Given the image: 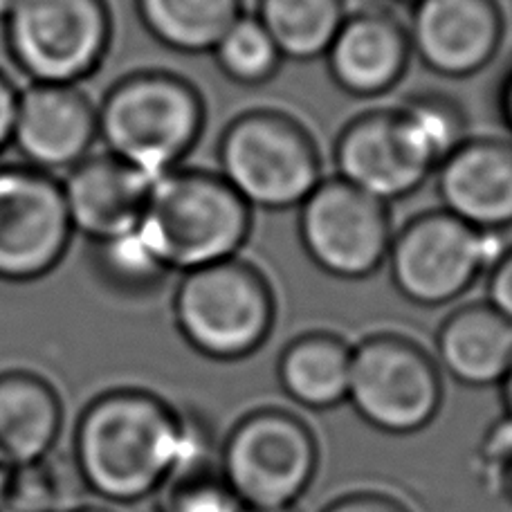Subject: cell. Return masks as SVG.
I'll use <instances>...</instances> for the list:
<instances>
[{"label": "cell", "mask_w": 512, "mask_h": 512, "mask_svg": "<svg viewBox=\"0 0 512 512\" xmlns=\"http://www.w3.org/2000/svg\"><path fill=\"white\" fill-rule=\"evenodd\" d=\"M182 443V409L144 389H111L79 414L72 465L95 497L120 506L137 504L173 477Z\"/></svg>", "instance_id": "obj_1"}, {"label": "cell", "mask_w": 512, "mask_h": 512, "mask_svg": "<svg viewBox=\"0 0 512 512\" xmlns=\"http://www.w3.org/2000/svg\"><path fill=\"white\" fill-rule=\"evenodd\" d=\"M252 232V207L221 173L173 169L153 180L137 227L169 272H191L234 259Z\"/></svg>", "instance_id": "obj_2"}, {"label": "cell", "mask_w": 512, "mask_h": 512, "mask_svg": "<svg viewBox=\"0 0 512 512\" xmlns=\"http://www.w3.org/2000/svg\"><path fill=\"white\" fill-rule=\"evenodd\" d=\"M205 102L185 77L140 70L117 79L97 104L106 153L158 180L178 169L205 131Z\"/></svg>", "instance_id": "obj_3"}, {"label": "cell", "mask_w": 512, "mask_h": 512, "mask_svg": "<svg viewBox=\"0 0 512 512\" xmlns=\"http://www.w3.org/2000/svg\"><path fill=\"white\" fill-rule=\"evenodd\" d=\"M173 319L191 349L209 360L236 362L268 342L277 299L265 274L239 256L182 274Z\"/></svg>", "instance_id": "obj_4"}, {"label": "cell", "mask_w": 512, "mask_h": 512, "mask_svg": "<svg viewBox=\"0 0 512 512\" xmlns=\"http://www.w3.org/2000/svg\"><path fill=\"white\" fill-rule=\"evenodd\" d=\"M218 167L250 207H299L324 180L322 155L308 128L272 108L245 111L223 128Z\"/></svg>", "instance_id": "obj_5"}, {"label": "cell", "mask_w": 512, "mask_h": 512, "mask_svg": "<svg viewBox=\"0 0 512 512\" xmlns=\"http://www.w3.org/2000/svg\"><path fill=\"white\" fill-rule=\"evenodd\" d=\"M319 465L317 438L286 409H256L232 427L218 452V472L248 510L295 506Z\"/></svg>", "instance_id": "obj_6"}, {"label": "cell", "mask_w": 512, "mask_h": 512, "mask_svg": "<svg viewBox=\"0 0 512 512\" xmlns=\"http://www.w3.org/2000/svg\"><path fill=\"white\" fill-rule=\"evenodd\" d=\"M14 66L30 84H68L93 77L113 41L106 0H18L3 23Z\"/></svg>", "instance_id": "obj_7"}, {"label": "cell", "mask_w": 512, "mask_h": 512, "mask_svg": "<svg viewBox=\"0 0 512 512\" xmlns=\"http://www.w3.org/2000/svg\"><path fill=\"white\" fill-rule=\"evenodd\" d=\"M506 248L499 234L481 232L445 209L423 212L393 234L391 281L416 306L438 308L468 292Z\"/></svg>", "instance_id": "obj_8"}, {"label": "cell", "mask_w": 512, "mask_h": 512, "mask_svg": "<svg viewBox=\"0 0 512 512\" xmlns=\"http://www.w3.org/2000/svg\"><path fill=\"white\" fill-rule=\"evenodd\" d=\"M346 402L384 434H416L441 411V367L405 335H369L353 346Z\"/></svg>", "instance_id": "obj_9"}, {"label": "cell", "mask_w": 512, "mask_h": 512, "mask_svg": "<svg viewBox=\"0 0 512 512\" xmlns=\"http://www.w3.org/2000/svg\"><path fill=\"white\" fill-rule=\"evenodd\" d=\"M299 239L319 270L360 281L387 263L391 212L342 178H324L299 205Z\"/></svg>", "instance_id": "obj_10"}, {"label": "cell", "mask_w": 512, "mask_h": 512, "mask_svg": "<svg viewBox=\"0 0 512 512\" xmlns=\"http://www.w3.org/2000/svg\"><path fill=\"white\" fill-rule=\"evenodd\" d=\"M75 236L59 178L23 162L0 167V281L48 277Z\"/></svg>", "instance_id": "obj_11"}, {"label": "cell", "mask_w": 512, "mask_h": 512, "mask_svg": "<svg viewBox=\"0 0 512 512\" xmlns=\"http://www.w3.org/2000/svg\"><path fill=\"white\" fill-rule=\"evenodd\" d=\"M333 158L337 178L387 205L414 194L438 169L432 149L402 106L367 111L346 122Z\"/></svg>", "instance_id": "obj_12"}, {"label": "cell", "mask_w": 512, "mask_h": 512, "mask_svg": "<svg viewBox=\"0 0 512 512\" xmlns=\"http://www.w3.org/2000/svg\"><path fill=\"white\" fill-rule=\"evenodd\" d=\"M407 32L411 52L427 70L468 79L495 61L506 16L499 0H414Z\"/></svg>", "instance_id": "obj_13"}, {"label": "cell", "mask_w": 512, "mask_h": 512, "mask_svg": "<svg viewBox=\"0 0 512 512\" xmlns=\"http://www.w3.org/2000/svg\"><path fill=\"white\" fill-rule=\"evenodd\" d=\"M99 142L97 104L79 86L30 84L18 95L12 146L23 164L66 176Z\"/></svg>", "instance_id": "obj_14"}, {"label": "cell", "mask_w": 512, "mask_h": 512, "mask_svg": "<svg viewBox=\"0 0 512 512\" xmlns=\"http://www.w3.org/2000/svg\"><path fill=\"white\" fill-rule=\"evenodd\" d=\"M411 54L407 27L389 9L367 7L346 16L324 59L337 88L373 99L400 84Z\"/></svg>", "instance_id": "obj_15"}, {"label": "cell", "mask_w": 512, "mask_h": 512, "mask_svg": "<svg viewBox=\"0 0 512 512\" xmlns=\"http://www.w3.org/2000/svg\"><path fill=\"white\" fill-rule=\"evenodd\" d=\"M153 180L111 153H93L61 180L72 230L93 245L135 232Z\"/></svg>", "instance_id": "obj_16"}, {"label": "cell", "mask_w": 512, "mask_h": 512, "mask_svg": "<svg viewBox=\"0 0 512 512\" xmlns=\"http://www.w3.org/2000/svg\"><path fill=\"white\" fill-rule=\"evenodd\" d=\"M441 209L481 232L512 227V142L468 137L436 169Z\"/></svg>", "instance_id": "obj_17"}, {"label": "cell", "mask_w": 512, "mask_h": 512, "mask_svg": "<svg viewBox=\"0 0 512 512\" xmlns=\"http://www.w3.org/2000/svg\"><path fill=\"white\" fill-rule=\"evenodd\" d=\"M436 364L465 387L501 384L512 367V322L488 301L454 310L438 326Z\"/></svg>", "instance_id": "obj_18"}, {"label": "cell", "mask_w": 512, "mask_h": 512, "mask_svg": "<svg viewBox=\"0 0 512 512\" xmlns=\"http://www.w3.org/2000/svg\"><path fill=\"white\" fill-rule=\"evenodd\" d=\"M63 402L32 371L0 373V459L9 468L50 459L63 432Z\"/></svg>", "instance_id": "obj_19"}, {"label": "cell", "mask_w": 512, "mask_h": 512, "mask_svg": "<svg viewBox=\"0 0 512 512\" xmlns=\"http://www.w3.org/2000/svg\"><path fill=\"white\" fill-rule=\"evenodd\" d=\"M353 346L340 335L313 331L292 340L279 355L277 376L290 400L308 409H333L349 398Z\"/></svg>", "instance_id": "obj_20"}, {"label": "cell", "mask_w": 512, "mask_h": 512, "mask_svg": "<svg viewBox=\"0 0 512 512\" xmlns=\"http://www.w3.org/2000/svg\"><path fill=\"white\" fill-rule=\"evenodd\" d=\"M135 5L155 41L185 54L212 52L245 14L243 0H135Z\"/></svg>", "instance_id": "obj_21"}, {"label": "cell", "mask_w": 512, "mask_h": 512, "mask_svg": "<svg viewBox=\"0 0 512 512\" xmlns=\"http://www.w3.org/2000/svg\"><path fill=\"white\" fill-rule=\"evenodd\" d=\"M256 18L277 43L283 59H324L346 21V0H259Z\"/></svg>", "instance_id": "obj_22"}, {"label": "cell", "mask_w": 512, "mask_h": 512, "mask_svg": "<svg viewBox=\"0 0 512 512\" xmlns=\"http://www.w3.org/2000/svg\"><path fill=\"white\" fill-rule=\"evenodd\" d=\"M223 75L239 86H263L277 77L283 54L254 14H243L212 50Z\"/></svg>", "instance_id": "obj_23"}, {"label": "cell", "mask_w": 512, "mask_h": 512, "mask_svg": "<svg viewBox=\"0 0 512 512\" xmlns=\"http://www.w3.org/2000/svg\"><path fill=\"white\" fill-rule=\"evenodd\" d=\"M95 268L108 286L124 295H146L171 274L146 248L137 230L95 245Z\"/></svg>", "instance_id": "obj_24"}, {"label": "cell", "mask_w": 512, "mask_h": 512, "mask_svg": "<svg viewBox=\"0 0 512 512\" xmlns=\"http://www.w3.org/2000/svg\"><path fill=\"white\" fill-rule=\"evenodd\" d=\"M400 106L432 149L438 167L470 137L463 108L456 99L443 93L416 95Z\"/></svg>", "instance_id": "obj_25"}, {"label": "cell", "mask_w": 512, "mask_h": 512, "mask_svg": "<svg viewBox=\"0 0 512 512\" xmlns=\"http://www.w3.org/2000/svg\"><path fill=\"white\" fill-rule=\"evenodd\" d=\"M66 483L50 459L9 468L0 512H68Z\"/></svg>", "instance_id": "obj_26"}, {"label": "cell", "mask_w": 512, "mask_h": 512, "mask_svg": "<svg viewBox=\"0 0 512 512\" xmlns=\"http://www.w3.org/2000/svg\"><path fill=\"white\" fill-rule=\"evenodd\" d=\"M160 512H248L221 472L173 479L160 490Z\"/></svg>", "instance_id": "obj_27"}, {"label": "cell", "mask_w": 512, "mask_h": 512, "mask_svg": "<svg viewBox=\"0 0 512 512\" xmlns=\"http://www.w3.org/2000/svg\"><path fill=\"white\" fill-rule=\"evenodd\" d=\"M512 461V418L504 416L488 429L477 454V474L488 492L504 490V479Z\"/></svg>", "instance_id": "obj_28"}, {"label": "cell", "mask_w": 512, "mask_h": 512, "mask_svg": "<svg viewBox=\"0 0 512 512\" xmlns=\"http://www.w3.org/2000/svg\"><path fill=\"white\" fill-rule=\"evenodd\" d=\"M488 304L512 322V245L488 270Z\"/></svg>", "instance_id": "obj_29"}, {"label": "cell", "mask_w": 512, "mask_h": 512, "mask_svg": "<svg viewBox=\"0 0 512 512\" xmlns=\"http://www.w3.org/2000/svg\"><path fill=\"white\" fill-rule=\"evenodd\" d=\"M322 512H409V508L382 492H353L335 499Z\"/></svg>", "instance_id": "obj_30"}, {"label": "cell", "mask_w": 512, "mask_h": 512, "mask_svg": "<svg viewBox=\"0 0 512 512\" xmlns=\"http://www.w3.org/2000/svg\"><path fill=\"white\" fill-rule=\"evenodd\" d=\"M18 95H21V90L14 86V81L9 79L5 72H0V153H3L7 146H12Z\"/></svg>", "instance_id": "obj_31"}, {"label": "cell", "mask_w": 512, "mask_h": 512, "mask_svg": "<svg viewBox=\"0 0 512 512\" xmlns=\"http://www.w3.org/2000/svg\"><path fill=\"white\" fill-rule=\"evenodd\" d=\"M497 108H499V117L504 126L508 128V133L512 135V66L501 79L499 90H497Z\"/></svg>", "instance_id": "obj_32"}, {"label": "cell", "mask_w": 512, "mask_h": 512, "mask_svg": "<svg viewBox=\"0 0 512 512\" xmlns=\"http://www.w3.org/2000/svg\"><path fill=\"white\" fill-rule=\"evenodd\" d=\"M501 396H504V407H506V416L512 418V367L506 373V378L501 380Z\"/></svg>", "instance_id": "obj_33"}, {"label": "cell", "mask_w": 512, "mask_h": 512, "mask_svg": "<svg viewBox=\"0 0 512 512\" xmlns=\"http://www.w3.org/2000/svg\"><path fill=\"white\" fill-rule=\"evenodd\" d=\"M18 0H0V25H3L9 14H12V9L16 7Z\"/></svg>", "instance_id": "obj_34"}, {"label": "cell", "mask_w": 512, "mask_h": 512, "mask_svg": "<svg viewBox=\"0 0 512 512\" xmlns=\"http://www.w3.org/2000/svg\"><path fill=\"white\" fill-rule=\"evenodd\" d=\"M501 495L512 501V461L508 465V472H506V479H504V490H501Z\"/></svg>", "instance_id": "obj_35"}, {"label": "cell", "mask_w": 512, "mask_h": 512, "mask_svg": "<svg viewBox=\"0 0 512 512\" xmlns=\"http://www.w3.org/2000/svg\"><path fill=\"white\" fill-rule=\"evenodd\" d=\"M7 472H9V465L3 459H0V495H3V486H5Z\"/></svg>", "instance_id": "obj_36"}, {"label": "cell", "mask_w": 512, "mask_h": 512, "mask_svg": "<svg viewBox=\"0 0 512 512\" xmlns=\"http://www.w3.org/2000/svg\"><path fill=\"white\" fill-rule=\"evenodd\" d=\"M248 512H299L297 506H286V508H265V510H248Z\"/></svg>", "instance_id": "obj_37"}, {"label": "cell", "mask_w": 512, "mask_h": 512, "mask_svg": "<svg viewBox=\"0 0 512 512\" xmlns=\"http://www.w3.org/2000/svg\"><path fill=\"white\" fill-rule=\"evenodd\" d=\"M68 512H113V510H106V508H97V506H84V508H70Z\"/></svg>", "instance_id": "obj_38"}, {"label": "cell", "mask_w": 512, "mask_h": 512, "mask_svg": "<svg viewBox=\"0 0 512 512\" xmlns=\"http://www.w3.org/2000/svg\"><path fill=\"white\" fill-rule=\"evenodd\" d=\"M407 3H414V0H407Z\"/></svg>", "instance_id": "obj_39"}]
</instances>
